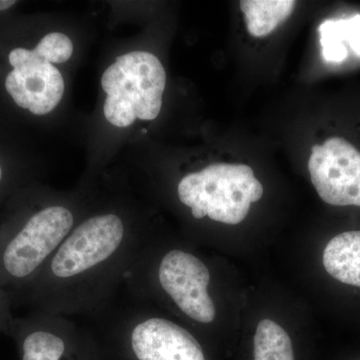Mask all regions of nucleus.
Here are the masks:
<instances>
[{
  "label": "nucleus",
  "instance_id": "9b49d317",
  "mask_svg": "<svg viewBox=\"0 0 360 360\" xmlns=\"http://www.w3.org/2000/svg\"><path fill=\"white\" fill-rule=\"evenodd\" d=\"M292 0H243L240 8L245 13L246 27L250 35L264 37L288 20L295 9Z\"/></svg>",
  "mask_w": 360,
  "mask_h": 360
},
{
  "label": "nucleus",
  "instance_id": "7ed1b4c3",
  "mask_svg": "<svg viewBox=\"0 0 360 360\" xmlns=\"http://www.w3.org/2000/svg\"><path fill=\"white\" fill-rule=\"evenodd\" d=\"M312 184L330 205L360 206V153L341 137L314 146L309 160Z\"/></svg>",
  "mask_w": 360,
  "mask_h": 360
},
{
  "label": "nucleus",
  "instance_id": "f03ea898",
  "mask_svg": "<svg viewBox=\"0 0 360 360\" xmlns=\"http://www.w3.org/2000/svg\"><path fill=\"white\" fill-rule=\"evenodd\" d=\"M177 193L194 219L208 217L236 225L248 217L251 203L262 198L264 186L248 165L213 163L180 180Z\"/></svg>",
  "mask_w": 360,
  "mask_h": 360
},
{
  "label": "nucleus",
  "instance_id": "2eb2a0df",
  "mask_svg": "<svg viewBox=\"0 0 360 360\" xmlns=\"http://www.w3.org/2000/svg\"><path fill=\"white\" fill-rule=\"evenodd\" d=\"M15 4L16 1H13V0H0V11H6Z\"/></svg>",
  "mask_w": 360,
  "mask_h": 360
},
{
  "label": "nucleus",
  "instance_id": "f257e3e1",
  "mask_svg": "<svg viewBox=\"0 0 360 360\" xmlns=\"http://www.w3.org/2000/svg\"><path fill=\"white\" fill-rule=\"evenodd\" d=\"M167 73L160 59L146 51H132L116 58L101 77L106 92L103 115L117 127L135 120H155L160 115Z\"/></svg>",
  "mask_w": 360,
  "mask_h": 360
},
{
  "label": "nucleus",
  "instance_id": "6e6552de",
  "mask_svg": "<svg viewBox=\"0 0 360 360\" xmlns=\"http://www.w3.org/2000/svg\"><path fill=\"white\" fill-rule=\"evenodd\" d=\"M131 345L139 360H205L198 341L167 319H150L139 324Z\"/></svg>",
  "mask_w": 360,
  "mask_h": 360
},
{
  "label": "nucleus",
  "instance_id": "0eeeda50",
  "mask_svg": "<svg viewBox=\"0 0 360 360\" xmlns=\"http://www.w3.org/2000/svg\"><path fill=\"white\" fill-rule=\"evenodd\" d=\"M210 281L207 267L191 253L172 250L161 262L163 290L187 316L201 323H210L215 319V307L207 291Z\"/></svg>",
  "mask_w": 360,
  "mask_h": 360
},
{
  "label": "nucleus",
  "instance_id": "20e7f679",
  "mask_svg": "<svg viewBox=\"0 0 360 360\" xmlns=\"http://www.w3.org/2000/svg\"><path fill=\"white\" fill-rule=\"evenodd\" d=\"M72 224V213L63 206H51L33 215L7 245L4 255L7 271L15 277L30 276L68 236Z\"/></svg>",
  "mask_w": 360,
  "mask_h": 360
},
{
  "label": "nucleus",
  "instance_id": "dca6fc26",
  "mask_svg": "<svg viewBox=\"0 0 360 360\" xmlns=\"http://www.w3.org/2000/svg\"><path fill=\"white\" fill-rule=\"evenodd\" d=\"M1 177H2V170H1V167H0V180H1Z\"/></svg>",
  "mask_w": 360,
  "mask_h": 360
},
{
  "label": "nucleus",
  "instance_id": "9d476101",
  "mask_svg": "<svg viewBox=\"0 0 360 360\" xmlns=\"http://www.w3.org/2000/svg\"><path fill=\"white\" fill-rule=\"evenodd\" d=\"M322 56L328 63H342L347 58L345 44L360 56V14L345 20H328L319 26Z\"/></svg>",
  "mask_w": 360,
  "mask_h": 360
},
{
  "label": "nucleus",
  "instance_id": "423d86ee",
  "mask_svg": "<svg viewBox=\"0 0 360 360\" xmlns=\"http://www.w3.org/2000/svg\"><path fill=\"white\" fill-rule=\"evenodd\" d=\"M124 227L115 214L98 215L79 225L60 246L51 264L58 277L82 274L112 255L122 243Z\"/></svg>",
  "mask_w": 360,
  "mask_h": 360
},
{
  "label": "nucleus",
  "instance_id": "1a4fd4ad",
  "mask_svg": "<svg viewBox=\"0 0 360 360\" xmlns=\"http://www.w3.org/2000/svg\"><path fill=\"white\" fill-rule=\"evenodd\" d=\"M323 266L340 283L360 288V231L338 234L324 248Z\"/></svg>",
  "mask_w": 360,
  "mask_h": 360
},
{
  "label": "nucleus",
  "instance_id": "ddd939ff",
  "mask_svg": "<svg viewBox=\"0 0 360 360\" xmlns=\"http://www.w3.org/2000/svg\"><path fill=\"white\" fill-rule=\"evenodd\" d=\"M65 348V342L58 336L37 331L25 338L23 360H59Z\"/></svg>",
  "mask_w": 360,
  "mask_h": 360
},
{
  "label": "nucleus",
  "instance_id": "39448f33",
  "mask_svg": "<svg viewBox=\"0 0 360 360\" xmlns=\"http://www.w3.org/2000/svg\"><path fill=\"white\" fill-rule=\"evenodd\" d=\"M8 59L13 68L6 80L9 96L20 108L33 115L51 112L65 94V80L60 71L25 49H13Z\"/></svg>",
  "mask_w": 360,
  "mask_h": 360
},
{
  "label": "nucleus",
  "instance_id": "f8f14e48",
  "mask_svg": "<svg viewBox=\"0 0 360 360\" xmlns=\"http://www.w3.org/2000/svg\"><path fill=\"white\" fill-rule=\"evenodd\" d=\"M255 360H295L290 335L276 322L264 319L258 323Z\"/></svg>",
  "mask_w": 360,
  "mask_h": 360
},
{
  "label": "nucleus",
  "instance_id": "4468645a",
  "mask_svg": "<svg viewBox=\"0 0 360 360\" xmlns=\"http://www.w3.org/2000/svg\"><path fill=\"white\" fill-rule=\"evenodd\" d=\"M33 52L51 65L66 63L73 53V44L68 35L52 32L40 40Z\"/></svg>",
  "mask_w": 360,
  "mask_h": 360
}]
</instances>
